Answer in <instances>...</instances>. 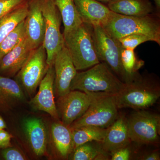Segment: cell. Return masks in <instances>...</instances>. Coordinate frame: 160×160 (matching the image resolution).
<instances>
[{
    "label": "cell",
    "instance_id": "obj_28",
    "mask_svg": "<svg viewBox=\"0 0 160 160\" xmlns=\"http://www.w3.org/2000/svg\"><path fill=\"white\" fill-rule=\"evenodd\" d=\"M26 0H0V19L11 12Z\"/></svg>",
    "mask_w": 160,
    "mask_h": 160
},
{
    "label": "cell",
    "instance_id": "obj_34",
    "mask_svg": "<svg viewBox=\"0 0 160 160\" xmlns=\"http://www.w3.org/2000/svg\"><path fill=\"white\" fill-rule=\"evenodd\" d=\"M154 1L155 5L156 8L158 11H160V0H153Z\"/></svg>",
    "mask_w": 160,
    "mask_h": 160
},
{
    "label": "cell",
    "instance_id": "obj_3",
    "mask_svg": "<svg viewBox=\"0 0 160 160\" xmlns=\"http://www.w3.org/2000/svg\"><path fill=\"white\" fill-rule=\"evenodd\" d=\"M63 35L64 46L77 70L89 69L100 62L93 42L91 26L83 23Z\"/></svg>",
    "mask_w": 160,
    "mask_h": 160
},
{
    "label": "cell",
    "instance_id": "obj_1",
    "mask_svg": "<svg viewBox=\"0 0 160 160\" xmlns=\"http://www.w3.org/2000/svg\"><path fill=\"white\" fill-rule=\"evenodd\" d=\"M160 96L158 84L148 77L138 73L131 81L124 83L122 89L115 95L118 109L129 108L144 110L151 107Z\"/></svg>",
    "mask_w": 160,
    "mask_h": 160
},
{
    "label": "cell",
    "instance_id": "obj_12",
    "mask_svg": "<svg viewBox=\"0 0 160 160\" xmlns=\"http://www.w3.org/2000/svg\"><path fill=\"white\" fill-rule=\"evenodd\" d=\"M53 66L55 91L59 98L70 91L72 81L77 73L69 52L65 46L57 54Z\"/></svg>",
    "mask_w": 160,
    "mask_h": 160
},
{
    "label": "cell",
    "instance_id": "obj_33",
    "mask_svg": "<svg viewBox=\"0 0 160 160\" xmlns=\"http://www.w3.org/2000/svg\"><path fill=\"white\" fill-rule=\"evenodd\" d=\"M6 123L2 117L0 116V129H6Z\"/></svg>",
    "mask_w": 160,
    "mask_h": 160
},
{
    "label": "cell",
    "instance_id": "obj_2",
    "mask_svg": "<svg viewBox=\"0 0 160 160\" xmlns=\"http://www.w3.org/2000/svg\"><path fill=\"white\" fill-rule=\"evenodd\" d=\"M124 83L104 62L86 71L77 72L70 85V91L79 90L86 93L105 92L116 94Z\"/></svg>",
    "mask_w": 160,
    "mask_h": 160
},
{
    "label": "cell",
    "instance_id": "obj_10",
    "mask_svg": "<svg viewBox=\"0 0 160 160\" xmlns=\"http://www.w3.org/2000/svg\"><path fill=\"white\" fill-rule=\"evenodd\" d=\"M91 99L90 93L79 90H72L59 97L56 106L62 122L69 127L85 113Z\"/></svg>",
    "mask_w": 160,
    "mask_h": 160
},
{
    "label": "cell",
    "instance_id": "obj_9",
    "mask_svg": "<svg viewBox=\"0 0 160 160\" xmlns=\"http://www.w3.org/2000/svg\"><path fill=\"white\" fill-rule=\"evenodd\" d=\"M47 55L43 45L35 49L26 64L18 73V78L26 92L32 95L48 70Z\"/></svg>",
    "mask_w": 160,
    "mask_h": 160
},
{
    "label": "cell",
    "instance_id": "obj_7",
    "mask_svg": "<svg viewBox=\"0 0 160 160\" xmlns=\"http://www.w3.org/2000/svg\"><path fill=\"white\" fill-rule=\"evenodd\" d=\"M41 8L45 22L43 45L46 49L48 67L53 66L55 58L64 46L63 35L60 30L62 19L53 0H41Z\"/></svg>",
    "mask_w": 160,
    "mask_h": 160
},
{
    "label": "cell",
    "instance_id": "obj_26",
    "mask_svg": "<svg viewBox=\"0 0 160 160\" xmlns=\"http://www.w3.org/2000/svg\"><path fill=\"white\" fill-rule=\"evenodd\" d=\"M91 142H88L78 146L73 150L72 160H92L100 153L105 152L101 148L94 146Z\"/></svg>",
    "mask_w": 160,
    "mask_h": 160
},
{
    "label": "cell",
    "instance_id": "obj_15",
    "mask_svg": "<svg viewBox=\"0 0 160 160\" xmlns=\"http://www.w3.org/2000/svg\"><path fill=\"white\" fill-rule=\"evenodd\" d=\"M34 50L25 38L0 59V72L9 77L13 76L22 68Z\"/></svg>",
    "mask_w": 160,
    "mask_h": 160
},
{
    "label": "cell",
    "instance_id": "obj_32",
    "mask_svg": "<svg viewBox=\"0 0 160 160\" xmlns=\"http://www.w3.org/2000/svg\"><path fill=\"white\" fill-rule=\"evenodd\" d=\"M139 159L142 160H159L160 156L158 152H149L140 157Z\"/></svg>",
    "mask_w": 160,
    "mask_h": 160
},
{
    "label": "cell",
    "instance_id": "obj_35",
    "mask_svg": "<svg viewBox=\"0 0 160 160\" xmlns=\"http://www.w3.org/2000/svg\"><path fill=\"white\" fill-rule=\"evenodd\" d=\"M96 1H98V2H106V3H109V2H111V1H112V0H96Z\"/></svg>",
    "mask_w": 160,
    "mask_h": 160
},
{
    "label": "cell",
    "instance_id": "obj_20",
    "mask_svg": "<svg viewBox=\"0 0 160 160\" xmlns=\"http://www.w3.org/2000/svg\"><path fill=\"white\" fill-rule=\"evenodd\" d=\"M52 142L58 155L67 158L73 152L71 129L62 122H55L51 128Z\"/></svg>",
    "mask_w": 160,
    "mask_h": 160
},
{
    "label": "cell",
    "instance_id": "obj_11",
    "mask_svg": "<svg viewBox=\"0 0 160 160\" xmlns=\"http://www.w3.org/2000/svg\"><path fill=\"white\" fill-rule=\"evenodd\" d=\"M55 72L53 66H49L39 86L37 93L31 99L30 105L32 108L45 112L55 119H58L54 97Z\"/></svg>",
    "mask_w": 160,
    "mask_h": 160
},
{
    "label": "cell",
    "instance_id": "obj_27",
    "mask_svg": "<svg viewBox=\"0 0 160 160\" xmlns=\"http://www.w3.org/2000/svg\"><path fill=\"white\" fill-rule=\"evenodd\" d=\"M123 48L134 49L137 46L146 42H154L149 36L144 34H132L118 39Z\"/></svg>",
    "mask_w": 160,
    "mask_h": 160
},
{
    "label": "cell",
    "instance_id": "obj_30",
    "mask_svg": "<svg viewBox=\"0 0 160 160\" xmlns=\"http://www.w3.org/2000/svg\"><path fill=\"white\" fill-rule=\"evenodd\" d=\"M111 154V160H128L131 158V152L128 146L116 150Z\"/></svg>",
    "mask_w": 160,
    "mask_h": 160
},
{
    "label": "cell",
    "instance_id": "obj_13",
    "mask_svg": "<svg viewBox=\"0 0 160 160\" xmlns=\"http://www.w3.org/2000/svg\"><path fill=\"white\" fill-rule=\"evenodd\" d=\"M26 38L32 49L42 45L45 34V22L41 8V0H30L26 19Z\"/></svg>",
    "mask_w": 160,
    "mask_h": 160
},
{
    "label": "cell",
    "instance_id": "obj_14",
    "mask_svg": "<svg viewBox=\"0 0 160 160\" xmlns=\"http://www.w3.org/2000/svg\"><path fill=\"white\" fill-rule=\"evenodd\" d=\"M83 23L91 26L104 27L114 13L96 0H74Z\"/></svg>",
    "mask_w": 160,
    "mask_h": 160
},
{
    "label": "cell",
    "instance_id": "obj_31",
    "mask_svg": "<svg viewBox=\"0 0 160 160\" xmlns=\"http://www.w3.org/2000/svg\"><path fill=\"white\" fill-rule=\"evenodd\" d=\"M11 135L4 129H0V148L5 149L11 146Z\"/></svg>",
    "mask_w": 160,
    "mask_h": 160
},
{
    "label": "cell",
    "instance_id": "obj_19",
    "mask_svg": "<svg viewBox=\"0 0 160 160\" xmlns=\"http://www.w3.org/2000/svg\"><path fill=\"white\" fill-rule=\"evenodd\" d=\"M107 6L115 13L129 16H144L153 10L149 0H112Z\"/></svg>",
    "mask_w": 160,
    "mask_h": 160
},
{
    "label": "cell",
    "instance_id": "obj_5",
    "mask_svg": "<svg viewBox=\"0 0 160 160\" xmlns=\"http://www.w3.org/2000/svg\"><path fill=\"white\" fill-rule=\"evenodd\" d=\"M91 102L88 109L69 126L70 129L85 126L107 129L119 114L115 95L105 92L90 93Z\"/></svg>",
    "mask_w": 160,
    "mask_h": 160
},
{
    "label": "cell",
    "instance_id": "obj_29",
    "mask_svg": "<svg viewBox=\"0 0 160 160\" xmlns=\"http://www.w3.org/2000/svg\"><path fill=\"white\" fill-rule=\"evenodd\" d=\"M2 155L6 160H24L26 159L25 155L19 150L11 147L6 148L2 152Z\"/></svg>",
    "mask_w": 160,
    "mask_h": 160
},
{
    "label": "cell",
    "instance_id": "obj_21",
    "mask_svg": "<svg viewBox=\"0 0 160 160\" xmlns=\"http://www.w3.org/2000/svg\"><path fill=\"white\" fill-rule=\"evenodd\" d=\"M59 12L64 26V32L71 31L83 23L74 0H53Z\"/></svg>",
    "mask_w": 160,
    "mask_h": 160
},
{
    "label": "cell",
    "instance_id": "obj_6",
    "mask_svg": "<svg viewBox=\"0 0 160 160\" xmlns=\"http://www.w3.org/2000/svg\"><path fill=\"white\" fill-rule=\"evenodd\" d=\"M92 33L98 59L106 63L124 83L126 76L121 59L122 46L117 39L112 37L103 27L92 26Z\"/></svg>",
    "mask_w": 160,
    "mask_h": 160
},
{
    "label": "cell",
    "instance_id": "obj_22",
    "mask_svg": "<svg viewBox=\"0 0 160 160\" xmlns=\"http://www.w3.org/2000/svg\"><path fill=\"white\" fill-rule=\"evenodd\" d=\"M73 151L78 146L91 142L101 143L104 140L107 129L85 126L71 129Z\"/></svg>",
    "mask_w": 160,
    "mask_h": 160
},
{
    "label": "cell",
    "instance_id": "obj_25",
    "mask_svg": "<svg viewBox=\"0 0 160 160\" xmlns=\"http://www.w3.org/2000/svg\"><path fill=\"white\" fill-rule=\"evenodd\" d=\"M26 36V22L24 20L0 43V59L16 47Z\"/></svg>",
    "mask_w": 160,
    "mask_h": 160
},
{
    "label": "cell",
    "instance_id": "obj_18",
    "mask_svg": "<svg viewBox=\"0 0 160 160\" xmlns=\"http://www.w3.org/2000/svg\"><path fill=\"white\" fill-rule=\"evenodd\" d=\"M24 99V92L19 83L0 75V110L8 111Z\"/></svg>",
    "mask_w": 160,
    "mask_h": 160
},
{
    "label": "cell",
    "instance_id": "obj_8",
    "mask_svg": "<svg viewBox=\"0 0 160 160\" xmlns=\"http://www.w3.org/2000/svg\"><path fill=\"white\" fill-rule=\"evenodd\" d=\"M131 142L140 144H154L159 140L160 117L144 110H137L127 118Z\"/></svg>",
    "mask_w": 160,
    "mask_h": 160
},
{
    "label": "cell",
    "instance_id": "obj_23",
    "mask_svg": "<svg viewBox=\"0 0 160 160\" xmlns=\"http://www.w3.org/2000/svg\"><path fill=\"white\" fill-rule=\"evenodd\" d=\"M28 12V2H25L9 13L0 19V43L26 19Z\"/></svg>",
    "mask_w": 160,
    "mask_h": 160
},
{
    "label": "cell",
    "instance_id": "obj_24",
    "mask_svg": "<svg viewBox=\"0 0 160 160\" xmlns=\"http://www.w3.org/2000/svg\"><path fill=\"white\" fill-rule=\"evenodd\" d=\"M121 62L126 76V82L131 81L138 73V71L144 65L145 62L138 58L134 49L122 48Z\"/></svg>",
    "mask_w": 160,
    "mask_h": 160
},
{
    "label": "cell",
    "instance_id": "obj_16",
    "mask_svg": "<svg viewBox=\"0 0 160 160\" xmlns=\"http://www.w3.org/2000/svg\"><path fill=\"white\" fill-rule=\"evenodd\" d=\"M130 141L127 118L119 115L114 122L107 128L101 147L103 151L111 153L118 149L129 146Z\"/></svg>",
    "mask_w": 160,
    "mask_h": 160
},
{
    "label": "cell",
    "instance_id": "obj_17",
    "mask_svg": "<svg viewBox=\"0 0 160 160\" xmlns=\"http://www.w3.org/2000/svg\"><path fill=\"white\" fill-rule=\"evenodd\" d=\"M24 130L30 147L36 155L45 154L47 147V134L42 121L35 118H29L24 121Z\"/></svg>",
    "mask_w": 160,
    "mask_h": 160
},
{
    "label": "cell",
    "instance_id": "obj_4",
    "mask_svg": "<svg viewBox=\"0 0 160 160\" xmlns=\"http://www.w3.org/2000/svg\"><path fill=\"white\" fill-rule=\"evenodd\" d=\"M112 37L118 39L132 34L149 36L160 45V22L152 14L144 16H129L114 12L103 27Z\"/></svg>",
    "mask_w": 160,
    "mask_h": 160
}]
</instances>
